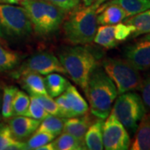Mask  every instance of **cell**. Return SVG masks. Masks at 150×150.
Instances as JSON below:
<instances>
[{"label":"cell","mask_w":150,"mask_h":150,"mask_svg":"<svg viewBox=\"0 0 150 150\" xmlns=\"http://www.w3.org/2000/svg\"><path fill=\"white\" fill-rule=\"evenodd\" d=\"M89 103L92 114L100 119H106L118 96L114 83L99 64L92 71L83 90Z\"/></svg>","instance_id":"obj_1"},{"label":"cell","mask_w":150,"mask_h":150,"mask_svg":"<svg viewBox=\"0 0 150 150\" xmlns=\"http://www.w3.org/2000/svg\"><path fill=\"white\" fill-rule=\"evenodd\" d=\"M28 13L33 30L41 37H48L59 29L66 12L47 0H23L19 4Z\"/></svg>","instance_id":"obj_2"},{"label":"cell","mask_w":150,"mask_h":150,"mask_svg":"<svg viewBox=\"0 0 150 150\" xmlns=\"http://www.w3.org/2000/svg\"><path fill=\"white\" fill-rule=\"evenodd\" d=\"M59 59L70 79L84 90L90 74L98 64L96 54L88 48L76 45L63 49Z\"/></svg>","instance_id":"obj_3"},{"label":"cell","mask_w":150,"mask_h":150,"mask_svg":"<svg viewBox=\"0 0 150 150\" xmlns=\"http://www.w3.org/2000/svg\"><path fill=\"white\" fill-rule=\"evenodd\" d=\"M97 8L93 4L71 11L64 22L63 30L67 40L73 45L92 43L98 28Z\"/></svg>","instance_id":"obj_4"},{"label":"cell","mask_w":150,"mask_h":150,"mask_svg":"<svg viewBox=\"0 0 150 150\" xmlns=\"http://www.w3.org/2000/svg\"><path fill=\"white\" fill-rule=\"evenodd\" d=\"M32 31V23L23 6L0 4V37L10 41L22 40Z\"/></svg>","instance_id":"obj_5"},{"label":"cell","mask_w":150,"mask_h":150,"mask_svg":"<svg viewBox=\"0 0 150 150\" xmlns=\"http://www.w3.org/2000/svg\"><path fill=\"white\" fill-rule=\"evenodd\" d=\"M102 67L114 83L119 94L140 89L143 79L139 70L127 59L108 58L103 60Z\"/></svg>","instance_id":"obj_6"},{"label":"cell","mask_w":150,"mask_h":150,"mask_svg":"<svg viewBox=\"0 0 150 150\" xmlns=\"http://www.w3.org/2000/svg\"><path fill=\"white\" fill-rule=\"evenodd\" d=\"M110 112L118 118L129 134L133 135L147 110L141 96L130 91L116 98Z\"/></svg>","instance_id":"obj_7"},{"label":"cell","mask_w":150,"mask_h":150,"mask_svg":"<svg viewBox=\"0 0 150 150\" xmlns=\"http://www.w3.org/2000/svg\"><path fill=\"white\" fill-rule=\"evenodd\" d=\"M103 143L106 150H127L130 147L128 131L112 112L103 122Z\"/></svg>","instance_id":"obj_8"},{"label":"cell","mask_w":150,"mask_h":150,"mask_svg":"<svg viewBox=\"0 0 150 150\" xmlns=\"http://www.w3.org/2000/svg\"><path fill=\"white\" fill-rule=\"evenodd\" d=\"M123 56L139 71L150 69V33L127 45Z\"/></svg>","instance_id":"obj_9"},{"label":"cell","mask_w":150,"mask_h":150,"mask_svg":"<svg viewBox=\"0 0 150 150\" xmlns=\"http://www.w3.org/2000/svg\"><path fill=\"white\" fill-rule=\"evenodd\" d=\"M22 70H28L41 75H48L53 73L66 74L59 58L48 52H41L33 54L22 66Z\"/></svg>","instance_id":"obj_10"},{"label":"cell","mask_w":150,"mask_h":150,"mask_svg":"<svg viewBox=\"0 0 150 150\" xmlns=\"http://www.w3.org/2000/svg\"><path fill=\"white\" fill-rule=\"evenodd\" d=\"M40 120L28 116H13L8 119V128L14 139L24 142L38 128Z\"/></svg>","instance_id":"obj_11"},{"label":"cell","mask_w":150,"mask_h":150,"mask_svg":"<svg viewBox=\"0 0 150 150\" xmlns=\"http://www.w3.org/2000/svg\"><path fill=\"white\" fill-rule=\"evenodd\" d=\"M22 87L30 95L48 94L42 75L28 70L19 71L17 74Z\"/></svg>","instance_id":"obj_12"},{"label":"cell","mask_w":150,"mask_h":150,"mask_svg":"<svg viewBox=\"0 0 150 150\" xmlns=\"http://www.w3.org/2000/svg\"><path fill=\"white\" fill-rule=\"evenodd\" d=\"M97 13L98 25H114L127 18L124 10L117 4L103 3L97 8Z\"/></svg>","instance_id":"obj_13"},{"label":"cell","mask_w":150,"mask_h":150,"mask_svg":"<svg viewBox=\"0 0 150 150\" xmlns=\"http://www.w3.org/2000/svg\"><path fill=\"white\" fill-rule=\"evenodd\" d=\"M93 123V118L87 113L80 116L65 118L63 133L71 134L84 144L86 132Z\"/></svg>","instance_id":"obj_14"},{"label":"cell","mask_w":150,"mask_h":150,"mask_svg":"<svg viewBox=\"0 0 150 150\" xmlns=\"http://www.w3.org/2000/svg\"><path fill=\"white\" fill-rule=\"evenodd\" d=\"M130 145L132 150H150V113H145L139 123Z\"/></svg>","instance_id":"obj_15"},{"label":"cell","mask_w":150,"mask_h":150,"mask_svg":"<svg viewBox=\"0 0 150 150\" xmlns=\"http://www.w3.org/2000/svg\"><path fill=\"white\" fill-rule=\"evenodd\" d=\"M103 119L98 118L93 122L88 129L84 136V144L86 149H103Z\"/></svg>","instance_id":"obj_16"},{"label":"cell","mask_w":150,"mask_h":150,"mask_svg":"<svg viewBox=\"0 0 150 150\" xmlns=\"http://www.w3.org/2000/svg\"><path fill=\"white\" fill-rule=\"evenodd\" d=\"M64 93L69 100L70 107L73 110L74 116L83 115L89 110L88 103L84 100V98L81 96L80 93L79 92L75 86L69 83L66 90L64 91Z\"/></svg>","instance_id":"obj_17"},{"label":"cell","mask_w":150,"mask_h":150,"mask_svg":"<svg viewBox=\"0 0 150 150\" xmlns=\"http://www.w3.org/2000/svg\"><path fill=\"white\" fill-rule=\"evenodd\" d=\"M124 23L134 28L135 31L131 36L133 38L149 33H150V8L130 18L129 17V18H127Z\"/></svg>","instance_id":"obj_18"},{"label":"cell","mask_w":150,"mask_h":150,"mask_svg":"<svg viewBox=\"0 0 150 150\" xmlns=\"http://www.w3.org/2000/svg\"><path fill=\"white\" fill-rule=\"evenodd\" d=\"M108 4H117L123 8L127 18L150 8V0H108Z\"/></svg>","instance_id":"obj_19"},{"label":"cell","mask_w":150,"mask_h":150,"mask_svg":"<svg viewBox=\"0 0 150 150\" xmlns=\"http://www.w3.org/2000/svg\"><path fill=\"white\" fill-rule=\"evenodd\" d=\"M44 83L48 95L52 98H57L64 93L69 83L62 75L59 74V73H53L46 75Z\"/></svg>","instance_id":"obj_20"},{"label":"cell","mask_w":150,"mask_h":150,"mask_svg":"<svg viewBox=\"0 0 150 150\" xmlns=\"http://www.w3.org/2000/svg\"><path fill=\"white\" fill-rule=\"evenodd\" d=\"M93 42L107 49L115 48L118 42L114 36V25H100L97 28Z\"/></svg>","instance_id":"obj_21"},{"label":"cell","mask_w":150,"mask_h":150,"mask_svg":"<svg viewBox=\"0 0 150 150\" xmlns=\"http://www.w3.org/2000/svg\"><path fill=\"white\" fill-rule=\"evenodd\" d=\"M65 118L48 114L46 118H44L40 123L36 131L38 132H46L55 136H58L62 134Z\"/></svg>","instance_id":"obj_22"},{"label":"cell","mask_w":150,"mask_h":150,"mask_svg":"<svg viewBox=\"0 0 150 150\" xmlns=\"http://www.w3.org/2000/svg\"><path fill=\"white\" fill-rule=\"evenodd\" d=\"M55 150H81L86 149L85 144L71 134L64 133L53 142Z\"/></svg>","instance_id":"obj_23"},{"label":"cell","mask_w":150,"mask_h":150,"mask_svg":"<svg viewBox=\"0 0 150 150\" xmlns=\"http://www.w3.org/2000/svg\"><path fill=\"white\" fill-rule=\"evenodd\" d=\"M26 149L24 142L13 139L8 125L0 124V150Z\"/></svg>","instance_id":"obj_24"},{"label":"cell","mask_w":150,"mask_h":150,"mask_svg":"<svg viewBox=\"0 0 150 150\" xmlns=\"http://www.w3.org/2000/svg\"><path fill=\"white\" fill-rule=\"evenodd\" d=\"M18 88L14 86H5L3 90L1 103V117L9 119L13 117V101Z\"/></svg>","instance_id":"obj_25"},{"label":"cell","mask_w":150,"mask_h":150,"mask_svg":"<svg viewBox=\"0 0 150 150\" xmlns=\"http://www.w3.org/2000/svg\"><path fill=\"white\" fill-rule=\"evenodd\" d=\"M20 57L16 52L0 43V72L13 69L18 64Z\"/></svg>","instance_id":"obj_26"},{"label":"cell","mask_w":150,"mask_h":150,"mask_svg":"<svg viewBox=\"0 0 150 150\" xmlns=\"http://www.w3.org/2000/svg\"><path fill=\"white\" fill-rule=\"evenodd\" d=\"M30 97L26 93L18 90L13 101V116H27Z\"/></svg>","instance_id":"obj_27"},{"label":"cell","mask_w":150,"mask_h":150,"mask_svg":"<svg viewBox=\"0 0 150 150\" xmlns=\"http://www.w3.org/2000/svg\"><path fill=\"white\" fill-rule=\"evenodd\" d=\"M56 136L54 134L46 133V132H38L35 131L33 134L28 139V141L25 143L26 149H36L41 146L48 144L54 141Z\"/></svg>","instance_id":"obj_28"},{"label":"cell","mask_w":150,"mask_h":150,"mask_svg":"<svg viewBox=\"0 0 150 150\" xmlns=\"http://www.w3.org/2000/svg\"><path fill=\"white\" fill-rule=\"evenodd\" d=\"M48 115L47 111L43 108L41 103L38 101V99L33 95H30V104L28 107L27 116L30 118H35L38 120H43Z\"/></svg>","instance_id":"obj_29"},{"label":"cell","mask_w":150,"mask_h":150,"mask_svg":"<svg viewBox=\"0 0 150 150\" xmlns=\"http://www.w3.org/2000/svg\"><path fill=\"white\" fill-rule=\"evenodd\" d=\"M33 96L37 98L38 101L41 103V105L47 111L48 114L61 117L59 106L52 97L49 96L48 94H40V95H33Z\"/></svg>","instance_id":"obj_30"},{"label":"cell","mask_w":150,"mask_h":150,"mask_svg":"<svg viewBox=\"0 0 150 150\" xmlns=\"http://www.w3.org/2000/svg\"><path fill=\"white\" fill-rule=\"evenodd\" d=\"M135 29L132 25L125 23H118L117 24H114V36L118 43L131 37Z\"/></svg>","instance_id":"obj_31"},{"label":"cell","mask_w":150,"mask_h":150,"mask_svg":"<svg viewBox=\"0 0 150 150\" xmlns=\"http://www.w3.org/2000/svg\"><path fill=\"white\" fill-rule=\"evenodd\" d=\"M55 101H56L58 106H59L60 115H61L62 118H68L75 117L74 112H73V110L70 107L69 100H68L64 93H63L62 94H60L59 96L57 97Z\"/></svg>","instance_id":"obj_32"},{"label":"cell","mask_w":150,"mask_h":150,"mask_svg":"<svg viewBox=\"0 0 150 150\" xmlns=\"http://www.w3.org/2000/svg\"><path fill=\"white\" fill-rule=\"evenodd\" d=\"M139 90L142 93L141 98L144 103L146 110L150 112V74L143 80Z\"/></svg>","instance_id":"obj_33"},{"label":"cell","mask_w":150,"mask_h":150,"mask_svg":"<svg viewBox=\"0 0 150 150\" xmlns=\"http://www.w3.org/2000/svg\"><path fill=\"white\" fill-rule=\"evenodd\" d=\"M52 3L54 5L58 6L63 10L67 12H71L77 8L80 4V0H47Z\"/></svg>","instance_id":"obj_34"},{"label":"cell","mask_w":150,"mask_h":150,"mask_svg":"<svg viewBox=\"0 0 150 150\" xmlns=\"http://www.w3.org/2000/svg\"><path fill=\"white\" fill-rule=\"evenodd\" d=\"M53 142V141H52ZM50 142L48 144H46L41 146L40 148H38V150H54V145H53V143Z\"/></svg>","instance_id":"obj_35"},{"label":"cell","mask_w":150,"mask_h":150,"mask_svg":"<svg viewBox=\"0 0 150 150\" xmlns=\"http://www.w3.org/2000/svg\"><path fill=\"white\" fill-rule=\"evenodd\" d=\"M106 1H108V0H95V1H94V3H93V5L95 6L97 8H98L99 6L101 5L102 4H103V3H105Z\"/></svg>","instance_id":"obj_36"},{"label":"cell","mask_w":150,"mask_h":150,"mask_svg":"<svg viewBox=\"0 0 150 150\" xmlns=\"http://www.w3.org/2000/svg\"><path fill=\"white\" fill-rule=\"evenodd\" d=\"M82 1H83L84 6H90L94 3L95 0H82Z\"/></svg>","instance_id":"obj_37"},{"label":"cell","mask_w":150,"mask_h":150,"mask_svg":"<svg viewBox=\"0 0 150 150\" xmlns=\"http://www.w3.org/2000/svg\"><path fill=\"white\" fill-rule=\"evenodd\" d=\"M23 0H10V4H20Z\"/></svg>","instance_id":"obj_38"},{"label":"cell","mask_w":150,"mask_h":150,"mask_svg":"<svg viewBox=\"0 0 150 150\" xmlns=\"http://www.w3.org/2000/svg\"><path fill=\"white\" fill-rule=\"evenodd\" d=\"M0 4H10V0H0Z\"/></svg>","instance_id":"obj_39"},{"label":"cell","mask_w":150,"mask_h":150,"mask_svg":"<svg viewBox=\"0 0 150 150\" xmlns=\"http://www.w3.org/2000/svg\"><path fill=\"white\" fill-rule=\"evenodd\" d=\"M1 103H2V97H1V93H0V118H2L1 117Z\"/></svg>","instance_id":"obj_40"}]
</instances>
